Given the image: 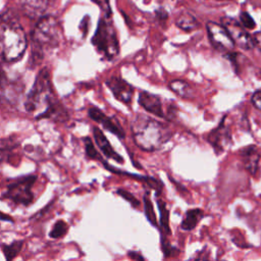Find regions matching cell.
I'll use <instances>...</instances> for the list:
<instances>
[{
	"instance_id": "obj_25",
	"label": "cell",
	"mask_w": 261,
	"mask_h": 261,
	"mask_svg": "<svg viewBox=\"0 0 261 261\" xmlns=\"http://www.w3.org/2000/svg\"><path fill=\"white\" fill-rule=\"evenodd\" d=\"M67 230H68L67 223L60 219L54 223L52 229L49 232V237L52 239H59V238H62L67 232Z\"/></svg>"
},
{
	"instance_id": "obj_27",
	"label": "cell",
	"mask_w": 261,
	"mask_h": 261,
	"mask_svg": "<svg viewBox=\"0 0 261 261\" xmlns=\"http://www.w3.org/2000/svg\"><path fill=\"white\" fill-rule=\"evenodd\" d=\"M240 21L241 24L247 30H253L256 28V22L254 18L247 11H242L240 13Z\"/></svg>"
},
{
	"instance_id": "obj_14",
	"label": "cell",
	"mask_w": 261,
	"mask_h": 261,
	"mask_svg": "<svg viewBox=\"0 0 261 261\" xmlns=\"http://www.w3.org/2000/svg\"><path fill=\"white\" fill-rule=\"evenodd\" d=\"M53 0H20V6L30 18H41L46 15Z\"/></svg>"
},
{
	"instance_id": "obj_16",
	"label": "cell",
	"mask_w": 261,
	"mask_h": 261,
	"mask_svg": "<svg viewBox=\"0 0 261 261\" xmlns=\"http://www.w3.org/2000/svg\"><path fill=\"white\" fill-rule=\"evenodd\" d=\"M93 136H94L96 145L98 146V148L101 150V152L105 157L113 159L118 163H123L124 159L112 148L108 139L105 137L104 133L99 127L97 126L93 127Z\"/></svg>"
},
{
	"instance_id": "obj_32",
	"label": "cell",
	"mask_w": 261,
	"mask_h": 261,
	"mask_svg": "<svg viewBox=\"0 0 261 261\" xmlns=\"http://www.w3.org/2000/svg\"><path fill=\"white\" fill-rule=\"evenodd\" d=\"M127 255H128V257L130 258V259H133V260H141V261H143V260H145V257L143 256V255H141L139 252H134V251H128V253H127Z\"/></svg>"
},
{
	"instance_id": "obj_33",
	"label": "cell",
	"mask_w": 261,
	"mask_h": 261,
	"mask_svg": "<svg viewBox=\"0 0 261 261\" xmlns=\"http://www.w3.org/2000/svg\"><path fill=\"white\" fill-rule=\"evenodd\" d=\"M0 220H3V221H9V222H13V219L12 217H10L9 215L7 214H4L2 212H0Z\"/></svg>"
},
{
	"instance_id": "obj_2",
	"label": "cell",
	"mask_w": 261,
	"mask_h": 261,
	"mask_svg": "<svg viewBox=\"0 0 261 261\" xmlns=\"http://www.w3.org/2000/svg\"><path fill=\"white\" fill-rule=\"evenodd\" d=\"M132 134L135 144L147 152L159 150L172 136L164 123L146 114L136 115L132 122Z\"/></svg>"
},
{
	"instance_id": "obj_29",
	"label": "cell",
	"mask_w": 261,
	"mask_h": 261,
	"mask_svg": "<svg viewBox=\"0 0 261 261\" xmlns=\"http://www.w3.org/2000/svg\"><path fill=\"white\" fill-rule=\"evenodd\" d=\"M92 1L95 2L101 8V10L104 12V15L111 16V7L109 4V0H92Z\"/></svg>"
},
{
	"instance_id": "obj_21",
	"label": "cell",
	"mask_w": 261,
	"mask_h": 261,
	"mask_svg": "<svg viewBox=\"0 0 261 261\" xmlns=\"http://www.w3.org/2000/svg\"><path fill=\"white\" fill-rule=\"evenodd\" d=\"M176 27H178L180 30L185 32H191L199 28V21L197 18L189 13V12H182L179 14V16L175 20Z\"/></svg>"
},
{
	"instance_id": "obj_9",
	"label": "cell",
	"mask_w": 261,
	"mask_h": 261,
	"mask_svg": "<svg viewBox=\"0 0 261 261\" xmlns=\"http://www.w3.org/2000/svg\"><path fill=\"white\" fill-rule=\"evenodd\" d=\"M226 116H223L217 127L207 135V142L212 146L214 152L219 155L231 142V135L228 126L225 124Z\"/></svg>"
},
{
	"instance_id": "obj_18",
	"label": "cell",
	"mask_w": 261,
	"mask_h": 261,
	"mask_svg": "<svg viewBox=\"0 0 261 261\" xmlns=\"http://www.w3.org/2000/svg\"><path fill=\"white\" fill-rule=\"evenodd\" d=\"M204 216V211L200 208H194V209H189L186 212V215L180 223V228L182 230H192L194 229L200 220Z\"/></svg>"
},
{
	"instance_id": "obj_19",
	"label": "cell",
	"mask_w": 261,
	"mask_h": 261,
	"mask_svg": "<svg viewBox=\"0 0 261 261\" xmlns=\"http://www.w3.org/2000/svg\"><path fill=\"white\" fill-rule=\"evenodd\" d=\"M170 90L182 99H192L195 96V92L190 84L182 80H173L168 84Z\"/></svg>"
},
{
	"instance_id": "obj_8",
	"label": "cell",
	"mask_w": 261,
	"mask_h": 261,
	"mask_svg": "<svg viewBox=\"0 0 261 261\" xmlns=\"http://www.w3.org/2000/svg\"><path fill=\"white\" fill-rule=\"evenodd\" d=\"M221 24L227 30L234 44L244 50H251L254 45L252 41V36L246 31V29L236 19L224 16L221 17Z\"/></svg>"
},
{
	"instance_id": "obj_12",
	"label": "cell",
	"mask_w": 261,
	"mask_h": 261,
	"mask_svg": "<svg viewBox=\"0 0 261 261\" xmlns=\"http://www.w3.org/2000/svg\"><path fill=\"white\" fill-rule=\"evenodd\" d=\"M43 118H49L55 122H65L69 119V114L63 104L57 98H55L46 105L43 112L36 116V119Z\"/></svg>"
},
{
	"instance_id": "obj_1",
	"label": "cell",
	"mask_w": 261,
	"mask_h": 261,
	"mask_svg": "<svg viewBox=\"0 0 261 261\" xmlns=\"http://www.w3.org/2000/svg\"><path fill=\"white\" fill-rule=\"evenodd\" d=\"M61 37V27L55 17L50 15L41 17L32 32V48L29 65L31 67L38 66L43 61L47 52L59 46Z\"/></svg>"
},
{
	"instance_id": "obj_23",
	"label": "cell",
	"mask_w": 261,
	"mask_h": 261,
	"mask_svg": "<svg viewBox=\"0 0 261 261\" xmlns=\"http://www.w3.org/2000/svg\"><path fill=\"white\" fill-rule=\"evenodd\" d=\"M144 212H145V215H146L147 219L149 220V222L154 226H158L156 214L154 212V208H153V205H152L151 199L149 198L148 193H146V195L144 196Z\"/></svg>"
},
{
	"instance_id": "obj_4",
	"label": "cell",
	"mask_w": 261,
	"mask_h": 261,
	"mask_svg": "<svg viewBox=\"0 0 261 261\" xmlns=\"http://www.w3.org/2000/svg\"><path fill=\"white\" fill-rule=\"evenodd\" d=\"M56 97L51 82V75L48 68L44 67L38 72L34 85L27 95L24 109L28 112H34L43 105H46Z\"/></svg>"
},
{
	"instance_id": "obj_17",
	"label": "cell",
	"mask_w": 261,
	"mask_h": 261,
	"mask_svg": "<svg viewBox=\"0 0 261 261\" xmlns=\"http://www.w3.org/2000/svg\"><path fill=\"white\" fill-rule=\"evenodd\" d=\"M240 154L243 158L244 165H245L246 169L251 174H255L258 169V164H259V160H260V155L257 151V148L254 145L247 146L246 148L241 150Z\"/></svg>"
},
{
	"instance_id": "obj_20",
	"label": "cell",
	"mask_w": 261,
	"mask_h": 261,
	"mask_svg": "<svg viewBox=\"0 0 261 261\" xmlns=\"http://www.w3.org/2000/svg\"><path fill=\"white\" fill-rule=\"evenodd\" d=\"M158 209H159V228L161 231V236H169L171 233L169 227V212L166 207V204L163 200L157 199Z\"/></svg>"
},
{
	"instance_id": "obj_11",
	"label": "cell",
	"mask_w": 261,
	"mask_h": 261,
	"mask_svg": "<svg viewBox=\"0 0 261 261\" xmlns=\"http://www.w3.org/2000/svg\"><path fill=\"white\" fill-rule=\"evenodd\" d=\"M89 117L93 119L96 122H99L104 129L110 132L111 134L115 135L119 139H124L125 133L120 125L119 121L115 119V117L112 116H107L103 111H101L99 108L92 106L88 110Z\"/></svg>"
},
{
	"instance_id": "obj_13",
	"label": "cell",
	"mask_w": 261,
	"mask_h": 261,
	"mask_svg": "<svg viewBox=\"0 0 261 261\" xmlns=\"http://www.w3.org/2000/svg\"><path fill=\"white\" fill-rule=\"evenodd\" d=\"M138 102L147 112L154 114L155 116H158L160 118H166V115L163 111L161 98L159 96L147 91H142L139 94Z\"/></svg>"
},
{
	"instance_id": "obj_7",
	"label": "cell",
	"mask_w": 261,
	"mask_h": 261,
	"mask_svg": "<svg viewBox=\"0 0 261 261\" xmlns=\"http://www.w3.org/2000/svg\"><path fill=\"white\" fill-rule=\"evenodd\" d=\"M207 34L211 45L219 52H231L236 46L227 30L221 24L214 21H208L206 24Z\"/></svg>"
},
{
	"instance_id": "obj_6",
	"label": "cell",
	"mask_w": 261,
	"mask_h": 261,
	"mask_svg": "<svg viewBox=\"0 0 261 261\" xmlns=\"http://www.w3.org/2000/svg\"><path fill=\"white\" fill-rule=\"evenodd\" d=\"M37 180V175H23L6 187V191L2 194V198L8 199L14 204L29 206L34 200L33 186Z\"/></svg>"
},
{
	"instance_id": "obj_30",
	"label": "cell",
	"mask_w": 261,
	"mask_h": 261,
	"mask_svg": "<svg viewBox=\"0 0 261 261\" xmlns=\"http://www.w3.org/2000/svg\"><path fill=\"white\" fill-rule=\"evenodd\" d=\"M251 102L255 108H257L258 110L261 111V89H259L253 93Z\"/></svg>"
},
{
	"instance_id": "obj_3",
	"label": "cell",
	"mask_w": 261,
	"mask_h": 261,
	"mask_svg": "<svg viewBox=\"0 0 261 261\" xmlns=\"http://www.w3.org/2000/svg\"><path fill=\"white\" fill-rule=\"evenodd\" d=\"M28 41L20 23L6 13L0 22V50L6 62L19 60L27 49Z\"/></svg>"
},
{
	"instance_id": "obj_5",
	"label": "cell",
	"mask_w": 261,
	"mask_h": 261,
	"mask_svg": "<svg viewBox=\"0 0 261 261\" xmlns=\"http://www.w3.org/2000/svg\"><path fill=\"white\" fill-rule=\"evenodd\" d=\"M92 44L96 50L108 60H112L118 55L119 43L110 16L104 15L100 18L96 32L92 38Z\"/></svg>"
},
{
	"instance_id": "obj_26",
	"label": "cell",
	"mask_w": 261,
	"mask_h": 261,
	"mask_svg": "<svg viewBox=\"0 0 261 261\" xmlns=\"http://www.w3.org/2000/svg\"><path fill=\"white\" fill-rule=\"evenodd\" d=\"M161 248H162L165 258H169V257L175 256V254H178V253H176V252H178L177 249L170 245V243L166 239V236H161Z\"/></svg>"
},
{
	"instance_id": "obj_24",
	"label": "cell",
	"mask_w": 261,
	"mask_h": 261,
	"mask_svg": "<svg viewBox=\"0 0 261 261\" xmlns=\"http://www.w3.org/2000/svg\"><path fill=\"white\" fill-rule=\"evenodd\" d=\"M84 143H85V150H86V155L88 156V158L93 159V160H99L101 161L103 164L106 162L102 159V157L100 156L99 152L97 151V149L95 148L92 140L88 137L84 138Z\"/></svg>"
},
{
	"instance_id": "obj_10",
	"label": "cell",
	"mask_w": 261,
	"mask_h": 261,
	"mask_svg": "<svg viewBox=\"0 0 261 261\" xmlns=\"http://www.w3.org/2000/svg\"><path fill=\"white\" fill-rule=\"evenodd\" d=\"M106 86L110 89L113 96L120 102L129 105L135 93L134 87L124 81L122 77L112 75L105 82Z\"/></svg>"
},
{
	"instance_id": "obj_28",
	"label": "cell",
	"mask_w": 261,
	"mask_h": 261,
	"mask_svg": "<svg viewBox=\"0 0 261 261\" xmlns=\"http://www.w3.org/2000/svg\"><path fill=\"white\" fill-rule=\"evenodd\" d=\"M116 193L122 198V199H124V200H126L133 207H139L140 206V201L133 195V194H130L128 191H126V190H124V189H118L117 191H116Z\"/></svg>"
},
{
	"instance_id": "obj_22",
	"label": "cell",
	"mask_w": 261,
	"mask_h": 261,
	"mask_svg": "<svg viewBox=\"0 0 261 261\" xmlns=\"http://www.w3.org/2000/svg\"><path fill=\"white\" fill-rule=\"evenodd\" d=\"M22 246H23V241L22 240L14 241L9 245L2 244L1 249H2V252L4 254L5 259L8 260V261L14 259L19 254V252L21 251Z\"/></svg>"
},
{
	"instance_id": "obj_15",
	"label": "cell",
	"mask_w": 261,
	"mask_h": 261,
	"mask_svg": "<svg viewBox=\"0 0 261 261\" xmlns=\"http://www.w3.org/2000/svg\"><path fill=\"white\" fill-rule=\"evenodd\" d=\"M22 85L18 86L17 81H10L5 72L0 69V98L8 100L9 103H14L15 99L19 97Z\"/></svg>"
},
{
	"instance_id": "obj_31",
	"label": "cell",
	"mask_w": 261,
	"mask_h": 261,
	"mask_svg": "<svg viewBox=\"0 0 261 261\" xmlns=\"http://www.w3.org/2000/svg\"><path fill=\"white\" fill-rule=\"evenodd\" d=\"M252 41L254 47H256L259 51H261V32H256L252 36Z\"/></svg>"
}]
</instances>
